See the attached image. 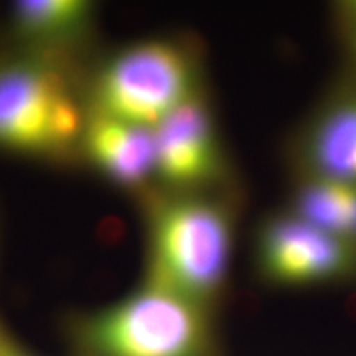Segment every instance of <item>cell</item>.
<instances>
[{
    "label": "cell",
    "instance_id": "obj_1",
    "mask_svg": "<svg viewBox=\"0 0 356 356\" xmlns=\"http://www.w3.org/2000/svg\"><path fill=\"white\" fill-rule=\"evenodd\" d=\"M236 204L231 190L149 193L147 282L211 309L228 284Z\"/></svg>",
    "mask_w": 356,
    "mask_h": 356
},
{
    "label": "cell",
    "instance_id": "obj_2",
    "mask_svg": "<svg viewBox=\"0 0 356 356\" xmlns=\"http://www.w3.org/2000/svg\"><path fill=\"white\" fill-rule=\"evenodd\" d=\"M86 118L66 60L26 50L0 60V152L56 162L81 155Z\"/></svg>",
    "mask_w": 356,
    "mask_h": 356
},
{
    "label": "cell",
    "instance_id": "obj_3",
    "mask_svg": "<svg viewBox=\"0 0 356 356\" xmlns=\"http://www.w3.org/2000/svg\"><path fill=\"white\" fill-rule=\"evenodd\" d=\"M202 95V63L193 47L152 38L129 44L102 63L86 106L91 113L154 129Z\"/></svg>",
    "mask_w": 356,
    "mask_h": 356
},
{
    "label": "cell",
    "instance_id": "obj_4",
    "mask_svg": "<svg viewBox=\"0 0 356 356\" xmlns=\"http://www.w3.org/2000/svg\"><path fill=\"white\" fill-rule=\"evenodd\" d=\"M79 340L95 356H220L210 309L152 282L83 320Z\"/></svg>",
    "mask_w": 356,
    "mask_h": 356
},
{
    "label": "cell",
    "instance_id": "obj_5",
    "mask_svg": "<svg viewBox=\"0 0 356 356\" xmlns=\"http://www.w3.org/2000/svg\"><path fill=\"white\" fill-rule=\"evenodd\" d=\"M254 262L261 279L279 287L356 284V246L287 208L262 220L254 238Z\"/></svg>",
    "mask_w": 356,
    "mask_h": 356
},
{
    "label": "cell",
    "instance_id": "obj_6",
    "mask_svg": "<svg viewBox=\"0 0 356 356\" xmlns=\"http://www.w3.org/2000/svg\"><path fill=\"white\" fill-rule=\"evenodd\" d=\"M155 178L172 191L231 190L233 168L215 114L202 95L154 127Z\"/></svg>",
    "mask_w": 356,
    "mask_h": 356
},
{
    "label": "cell",
    "instance_id": "obj_7",
    "mask_svg": "<svg viewBox=\"0 0 356 356\" xmlns=\"http://www.w3.org/2000/svg\"><path fill=\"white\" fill-rule=\"evenodd\" d=\"M293 175L356 184V76L341 71L291 142Z\"/></svg>",
    "mask_w": 356,
    "mask_h": 356
},
{
    "label": "cell",
    "instance_id": "obj_8",
    "mask_svg": "<svg viewBox=\"0 0 356 356\" xmlns=\"http://www.w3.org/2000/svg\"><path fill=\"white\" fill-rule=\"evenodd\" d=\"M81 155L124 188L142 190L155 178L154 129L88 111Z\"/></svg>",
    "mask_w": 356,
    "mask_h": 356
},
{
    "label": "cell",
    "instance_id": "obj_9",
    "mask_svg": "<svg viewBox=\"0 0 356 356\" xmlns=\"http://www.w3.org/2000/svg\"><path fill=\"white\" fill-rule=\"evenodd\" d=\"M96 7L84 0H22L10 8V32L24 50L66 60L92 32Z\"/></svg>",
    "mask_w": 356,
    "mask_h": 356
},
{
    "label": "cell",
    "instance_id": "obj_10",
    "mask_svg": "<svg viewBox=\"0 0 356 356\" xmlns=\"http://www.w3.org/2000/svg\"><path fill=\"white\" fill-rule=\"evenodd\" d=\"M287 210L356 246V184L293 175Z\"/></svg>",
    "mask_w": 356,
    "mask_h": 356
},
{
    "label": "cell",
    "instance_id": "obj_11",
    "mask_svg": "<svg viewBox=\"0 0 356 356\" xmlns=\"http://www.w3.org/2000/svg\"><path fill=\"white\" fill-rule=\"evenodd\" d=\"M332 25L345 58V71L356 76V0L332 6Z\"/></svg>",
    "mask_w": 356,
    "mask_h": 356
},
{
    "label": "cell",
    "instance_id": "obj_12",
    "mask_svg": "<svg viewBox=\"0 0 356 356\" xmlns=\"http://www.w3.org/2000/svg\"><path fill=\"white\" fill-rule=\"evenodd\" d=\"M0 356H32L20 348L15 341H12L2 328H0Z\"/></svg>",
    "mask_w": 356,
    "mask_h": 356
}]
</instances>
